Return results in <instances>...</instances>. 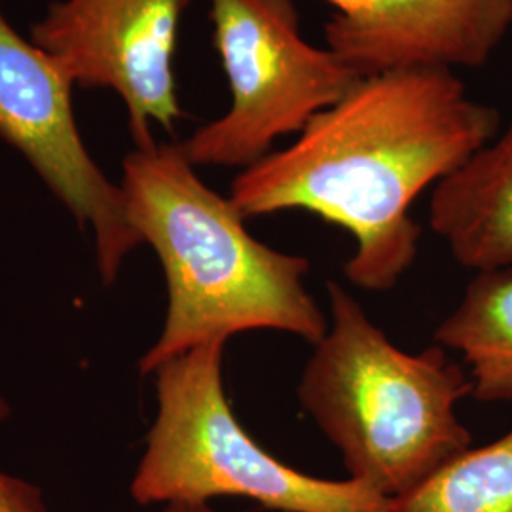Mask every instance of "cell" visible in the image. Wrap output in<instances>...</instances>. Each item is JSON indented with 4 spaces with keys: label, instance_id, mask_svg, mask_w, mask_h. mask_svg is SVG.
<instances>
[{
    "label": "cell",
    "instance_id": "cell-14",
    "mask_svg": "<svg viewBox=\"0 0 512 512\" xmlns=\"http://www.w3.org/2000/svg\"><path fill=\"white\" fill-rule=\"evenodd\" d=\"M10 416V406L6 403V399L2 397V393H0V421L6 420Z\"/></svg>",
    "mask_w": 512,
    "mask_h": 512
},
{
    "label": "cell",
    "instance_id": "cell-6",
    "mask_svg": "<svg viewBox=\"0 0 512 512\" xmlns=\"http://www.w3.org/2000/svg\"><path fill=\"white\" fill-rule=\"evenodd\" d=\"M71 88L54 59L0 14V137L29 160L80 226L92 230L99 274L110 285L143 238L129 219L122 186L107 179L82 143Z\"/></svg>",
    "mask_w": 512,
    "mask_h": 512
},
{
    "label": "cell",
    "instance_id": "cell-8",
    "mask_svg": "<svg viewBox=\"0 0 512 512\" xmlns=\"http://www.w3.org/2000/svg\"><path fill=\"white\" fill-rule=\"evenodd\" d=\"M327 48L359 78L410 69H475L512 29V0H327Z\"/></svg>",
    "mask_w": 512,
    "mask_h": 512
},
{
    "label": "cell",
    "instance_id": "cell-2",
    "mask_svg": "<svg viewBox=\"0 0 512 512\" xmlns=\"http://www.w3.org/2000/svg\"><path fill=\"white\" fill-rule=\"evenodd\" d=\"M120 186L167 285L164 329L141 357V374L247 330H281L313 346L327 334L329 321L304 285L308 258L258 241L234 202L203 183L181 145L129 152Z\"/></svg>",
    "mask_w": 512,
    "mask_h": 512
},
{
    "label": "cell",
    "instance_id": "cell-12",
    "mask_svg": "<svg viewBox=\"0 0 512 512\" xmlns=\"http://www.w3.org/2000/svg\"><path fill=\"white\" fill-rule=\"evenodd\" d=\"M0 512H48V507L33 482L0 471Z\"/></svg>",
    "mask_w": 512,
    "mask_h": 512
},
{
    "label": "cell",
    "instance_id": "cell-4",
    "mask_svg": "<svg viewBox=\"0 0 512 512\" xmlns=\"http://www.w3.org/2000/svg\"><path fill=\"white\" fill-rule=\"evenodd\" d=\"M224 346L222 340L205 342L152 374L158 414L129 486L139 505L245 497L279 512H395V499L353 478L311 476L266 452L226 397Z\"/></svg>",
    "mask_w": 512,
    "mask_h": 512
},
{
    "label": "cell",
    "instance_id": "cell-3",
    "mask_svg": "<svg viewBox=\"0 0 512 512\" xmlns=\"http://www.w3.org/2000/svg\"><path fill=\"white\" fill-rule=\"evenodd\" d=\"M329 306L298 399L340 450L349 478L399 499L471 448L456 410L473 393L471 378L442 348H397L334 281Z\"/></svg>",
    "mask_w": 512,
    "mask_h": 512
},
{
    "label": "cell",
    "instance_id": "cell-9",
    "mask_svg": "<svg viewBox=\"0 0 512 512\" xmlns=\"http://www.w3.org/2000/svg\"><path fill=\"white\" fill-rule=\"evenodd\" d=\"M429 224L476 274L512 266V124L435 186Z\"/></svg>",
    "mask_w": 512,
    "mask_h": 512
},
{
    "label": "cell",
    "instance_id": "cell-10",
    "mask_svg": "<svg viewBox=\"0 0 512 512\" xmlns=\"http://www.w3.org/2000/svg\"><path fill=\"white\" fill-rule=\"evenodd\" d=\"M435 340L471 366L478 401H512V266L478 272Z\"/></svg>",
    "mask_w": 512,
    "mask_h": 512
},
{
    "label": "cell",
    "instance_id": "cell-5",
    "mask_svg": "<svg viewBox=\"0 0 512 512\" xmlns=\"http://www.w3.org/2000/svg\"><path fill=\"white\" fill-rule=\"evenodd\" d=\"M209 14L232 101L181 145L196 167L255 164L359 80L329 48L302 37L294 0H209Z\"/></svg>",
    "mask_w": 512,
    "mask_h": 512
},
{
    "label": "cell",
    "instance_id": "cell-1",
    "mask_svg": "<svg viewBox=\"0 0 512 512\" xmlns=\"http://www.w3.org/2000/svg\"><path fill=\"white\" fill-rule=\"evenodd\" d=\"M499 129L494 107L469 97L452 69L410 67L359 78L313 116L289 147L241 169L230 200L245 219L308 211L344 228V266L365 291H391L418 256L410 207Z\"/></svg>",
    "mask_w": 512,
    "mask_h": 512
},
{
    "label": "cell",
    "instance_id": "cell-13",
    "mask_svg": "<svg viewBox=\"0 0 512 512\" xmlns=\"http://www.w3.org/2000/svg\"><path fill=\"white\" fill-rule=\"evenodd\" d=\"M165 512H215L207 505H169Z\"/></svg>",
    "mask_w": 512,
    "mask_h": 512
},
{
    "label": "cell",
    "instance_id": "cell-11",
    "mask_svg": "<svg viewBox=\"0 0 512 512\" xmlns=\"http://www.w3.org/2000/svg\"><path fill=\"white\" fill-rule=\"evenodd\" d=\"M395 512H512V429L448 461L395 499Z\"/></svg>",
    "mask_w": 512,
    "mask_h": 512
},
{
    "label": "cell",
    "instance_id": "cell-7",
    "mask_svg": "<svg viewBox=\"0 0 512 512\" xmlns=\"http://www.w3.org/2000/svg\"><path fill=\"white\" fill-rule=\"evenodd\" d=\"M188 0H63L35 25L33 44L73 84L109 88L129 114L135 147L156 145L152 126L183 116L173 55Z\"/></svg>",
    "mask_w": 512,
    "mask_h": 512
}]
</instances>
